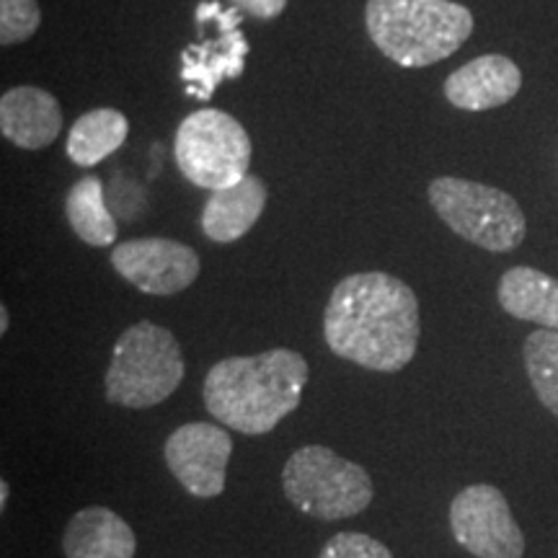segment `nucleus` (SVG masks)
<instances>
[{
  "label": "nucleus",
  "instance_id": "nucleus-20",
  "mask_svg": "<svg viewBox=\"0 0 558 558\" xmlns=\"http://www.w3.org/2000/svg\"><path fill=\"white\" fill-rule=\"evenodd\" d=\"M41 24L37 0H0V41L5 47L32 39Z\"/></svg>",
  "mask_w": 558,
  "mask_h": 558
},
{
  "label": "nucleus",
  "instance_id": "nucleus-9",
  "mask_svg": "<svg viewBox=\"0 0 558 558\" xmlns=\"http://www.w3.org/2000/svg\"><path fill=\"white\" fill-rule=\"evenodd\" d=\"M450 530L476 558H522L525 554V535L505 494L492 484H473L452 499Z\"/></svg>",
  "mask_w": 558,
  "mask_h": 558
},
{
  "label": "nucleus",
  "instance_id": "nucleus-19",
  "mask_svg": "<svg viewBox=\"0 0 558 558\" xmlns=\"http://www.w3.org/2000/svg\"><path fill=\"white\" fill-rule=\"evenodd\" d=\"M525 367L535 393L558 416V331H533L525 341Z\"/></svg>",
  "mask_w": 558,
  "mask_h": 558
},
{
  "label": "nucleus",
  "instance_id": "nucleus-16",
  "mask_svg": "<svg viewBox=\"0 0 558 558\" xmlns=\"http://www.w3.org/2000/svg\"><path fill=\"white\" fill-rule=\"evenodd\" d=\"M499 305L509 316L558 331V279L533 267H512L499 279Z\"/></svg>",
  "mask_w": 558,
  "mask_h": 558
},
{
  "label": "nucleus",
  "instance_id": "nucleus-6",
  "mask_svg": "<svg viewBox=\"0 0 558 558\" xmlns=\"http://www.w3.org/2000/svg\"><path fill=\"white\" fill-rule=\"evenodd\" d=\"M429 202L439 220L473 246L505 254L525 241V213L512 194L497 186L439 177L429 184Z\"/></svg>",
  "mask_w": 558,
  "mask_h": 558
},
{
  "label": "nucleus",
  "instance_id": "nucleus-2",
  "mask_svg": "<svg viewBox=\"0 0 558 558\" xmlns=\"http://www.w3.org/2000/svg\"><path fill=\"white\" fill-rule=\"evenodd\" d=\"M308 362L295 349L228 357L207 373L202 396L209 414L241 435H267L303 401Z\"/></svg>",
  "mask_w": 558,
  "mask_h": 558
},
{
  "label": "nucleus",
  "instance_id": "nucleus-17",
  "mask_svg": "<svg viewBox=\"0 0 558 558\" xmlns=\"http://www.w3.org/2000/svg\"><path fill=\"white\" fill-rule=\"evenodd\" d=\"M128 135L130 122L120 109H90L70 128L65 153L75 166L90 169V166L109 158L114 150H120Z\"/></svg>",
  "mask_w": 558,
  "mask_h": 558
},
{
  "label": "nucleus",
  "instance_id": "nucleus-12",
  "mask_svg": "<svg viewBox=\"0 0 558 558\" xmlns=\"http://www.w3.org/2000/svg\"><path fill=\"white\" fill-rule=\"evenodd\" d=\"M522 88V70L505 54H481L445 81V99L456 109L486 111L505 107Z\"/></svg>",
  "mask_w": 558,
  "mask_h": 558
},
{
  "label": "nucleus",
  "instance_id": "nucleus-22",
  "mask_svg": "<svg viewBox=\"0 0 558 558\" xmlns=\"http://www.w3.org/2000/svg\"><path fill=\"white\" fill-rule=\"evenodd\" d=\"M233 5L241 13H248V16L269 21L288 9V0H233Z\"/></svg>",
  "mask_w": 558,
  "mask_h": 558
},
{
  "label": "nucleus",
  "instance_id": "nucleus-14",
  "mask_svg": "<svg viewBox=\"0 0 558 558\" xmlns=\"http://www.w3.org/2000/svg\"><path fill=\"white\" fill-rule=\"evenodd\" d=\"M267 186L259 177L248 173L239 184L209 194L202 209L199 228L209 241L233 243L243 239L262 218L267 207Z\"/></svg>",
  "mask_w": 558,
  "mask_h": 558
},
{
  "label": "nucleus",
  "instance_id": "nucleus-24",
  "mask_svg": "<svg viewBox=\"0 0 558 558\" xmlns=\"http://www.w3.org/2000/svg\"><path fill=\"white\" fill-rule=\"evenodd\" d=\"M9 505V481H0V507Z\"/></svg>",
  "mask_w": 558,
  "mask_h": 558
},
{
  "label": "nucleus",
  "instance_id": "nucleus-21",
  "mask_svg": "<svg viewBox=\"0 0 558 558\" xmlns=\"http://www.w3.org/2000/svg\"><path fill=\"white\" fill-rule=\"evenodd\" d=\"M320 558H393V554L365 533H339L326 543Z\"/></svg>",
  "mask_w": 558,
  "mask_h": 558
},
{
  "label": "nucleus",
  "instance_id": "nucleus-8",
  "mask_svg": "<svg viewBox=\"0 0 558 558\" xmlns=\"http://www.w3.org/2000/svg\"><path fill=\"white\" fill-rule=\"evenodd\" d=\"M197 24L205 26L207 21L218 24V37L199 45H190L181 50V81L184 90L194 99L209 101L215 88L226 78H241L246 54L251 52L248 39L241 32V11L222 9L220 3H199Z\"/></svg>",
  "mask_w": 558,
  "mask_h": 558
},
{
  "label": "nucleus",
  "instance_id": "nucleus-10",
  "mask_svg": "<svg viewBox=\"0 0 558 558\" xmlns=\"http://www.w3.org/2000/svg\"><path fill=\"white\" fill-rule=\"evenodd\" d=\"M111 267L145 295L169 298L192 288L199 277L197 251L171 239H132L117 243Z\"/></svg>",
  "mask_w": 558,
  "mask_h": 558
},
{
  "label": "nucleus",
  "instance_id": "nucleus-23",
  "mask_svg": "<svg viewBox=\"0 0 558 558\" xmlns=\"http://www.w3.org/2000/svg\"><path fill=\"white\" fill-rule=\"evenodd\" d=\"M9 331V308L5 305H0V333Z\"/></svg>",
  "mask_w": 558,
  "mask_h": 558
},
{
  "label": "nucleus",
  "instance_id": "nucleus-18",
  "mask_svg": "<svg viewBox=\"0 0 558 558\" xmlns=\"http://www.w3.org/2000/svg\"><path fill=\"white\" fill-rule=\"evenodd\" d=\"M65 215L73 233L88 246L104 248L114 246L117 220L109 213L104 199V186L99 177H83L70 186L65 197Z\"/></svg>",
  "mask_w": 558,
  "mask_h": 558
},
{
  "label": "nucleus",
  "instance_id": "nucleus-13",
  "mask_svg": "<svg viewBox=\"0 0 558 558\" xmlns=\"http://www.w3.org/2000/svg\"><path fill=\"white\" fill-rule=\"evenodd\" d=\"M62 109L50 90L16 86L0 99V132L9 143L24 150H41L58 140Z\"/></svg>",
  "mask_w": 558,
  "mask_h": 558
},
{
  "label": "nucleus",
  "instance_id": "nucleus-7",
  "mask_svg": "<svg viewBox=\"0 0 558 558\" xmlns=\"http://www.w3.org/2000/svg\"><path fill=\"white\" fill-rule=\"evenodd\" d=\"M251 137L243 124L222 109H197L177 128L173 158L186 181L199 190H228L248 177Z\"/></svg>",
  "mask_w": 558,
  "mask_h": 558
},
{
  "label": "nucleus",
  "instance_id": "nucleus-1",
  "mask_svg": "<svg viewBox=\"0 0 558 558\" xmlns=\"http://www.w3.org/2000/svg\"><path fill=\"white\" fill-rule=\"evenodd\" d=\"M418 333L422 320L414 290L386 271L344 277L324 313V337L331 352L375 373L407 367L416 354Z\"/></svg>",
  "mask_w": 558,
  "mask_h": 558
},
{
  "label": "nucleus",
  "instance_id": "nucleus-5",
  "mask_svg": "<svg viewBox=\"0 0 558 558\" xmlns=\"http://www.w3.org/2000/svg\"><path fill=\"white\" fill-rule=\"evenodd\" d=\"M282 488L292 507L326 522L357 518L375 497L367 471L324 445L292 452L282 471Z\"/></svg>",
  "mask_w": 558,
  "mask_h": 558
},
{
  "label": "nucleus",
  "instance_id": "nucleus-4",
  "mask_svg": "<svg viewBox=\"0 0 558 558\" xmlns=\"http://www.w3.org/2000/svg\"><path fill=\"white\" fill-rule=\"evenodd\" d=\"M184 354L177 337L150 320H137L111 349L107 399L124 409L158 407L184 380Z\"/></svg>",
  "mask_w": 558,
  "mask_h": 558
},
{
  "label": "nucleus",
  "instance_id": "nucleus-11",
  "mask_svg": "<svg viewBox=\"0 0 558 558\" xmlns=\"http://www.w3.org/2000/svg\"><path fill=\"white\" fill-rule=\"evenodd\" d=\"M233 437L228 429L209 422H190L166 439L169 471L192 497L213 499L226 492V471Z\"/></svg>",
  "mask_w": 558,
  "mask_h": 558
},
{
  "label": "nucleus",
  "instance_id": "nucleus-15",
  "mask_svg": "<svg viewBox=\"0 0 558 558\" xmlns=\"http://www.w3.org/2000/svg\"><path fill=\"white\" fill-rule=\"evenodd\" d=\"M65 558H135L137 538L120 514L86 507L70 518L62 535Z\"/></svg>",
  "mask_w": 558,
  "mask_h": 558
},
{
  "label": "nucleus",
  "instance_id": "nucleus-3",
  "mask_svg": "<svg viewBox=\"0 0 558 558\" xmlns=\"http://www.w3.org/2000/svg\"><path fill=\"white\" fill-rule=\"evenodd\" d=\"M365 26L378 50L401 68L450 58L473 34V13L452 0H367Z\"/></svg>",
  "mask_w": 558,
  "mask_h": 558
}]
</instances>
